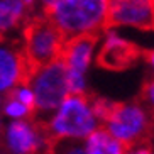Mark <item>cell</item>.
<instances>
[{"mask_svg": "<svg viewBox=\"0 0 154 154\" xmlns=\"http://www.w3.org/2000/svg\"><path fill=\"white\" fill-rule=\"evenodd\" d=\"M41 124L49 140H83L102 127L86 93H69Z\"/></svg>", "mask_w": 154, "mask_h": 154, "instance_id": "6da1fadb", "label": "cell"}, {"mask_svg": "<svg viewBox=\"0 0 154 154\" xmlns=\"http://www.w3.org/2000/svg\"><path fill=\"white\" fill-rule=\"evenodd\" d=\"M64 39L100 36L109 27V0H56L46 14Z\"/></svg>", "mask_w": 154, "mask_h": 154, "instance_id": "7a4b0ae2", "label": "cell"}, {"mask_svg": "<svg viewBox=\"0 0 154 154\" xmlns=\"http://www.w3.org/2000/svg\"><path fill=\"white\" fill-rule=\"evenodd\" d=\"M102 129L125 147L149 142L152 136V112L142 102H113L102 120Z\"/></svg>", "mask_w": 154, "mask_h": 154, "instance_id": "3957f363", "label": "cell"}, {"mask_svg": "<svg viewBox=\"0 0 154 154\" xmlns=\"http://www.w3.org/2000/svg\"><path fill=\"white\" fill-rule=\"evenodd\" d=\"M26 83L34 93V119L39 122L54 112L69 95L68 75L59 59L31 68Z\"/></svg>", "mask_w": 154, "mask_h": 154, "instance_id": "277c9868", "label": "cell"}, {"mask_svg": "<svg viewBox=\"0 0 154 154\" xmlns=\"http://www.w3.org/2000/svg\"><path fill=\"white\" fill-rule=\"evenodd\" d=\"M64 36L46 15H36L29 19L22 29L20 46L31 68L56 61L61 56L64 46Z\"/></svg>", "mask_w": 154, "mask_h": 154, "instance_id": "5b68a950", "label": "cell"}, {"mask_svg": "<svg viewBox=\"0 0 154 154\" xmlns=\"http://www.w3.org/2000/svg\"><path fill=\"white\" fill-rule=\"evenodd\" d=\"M100 36H80L66 39L59 56L68 75L69 93H86V76L97 58Z\"/></svg>", "mask_w": 154, "mask_h": 154, "instance_id": "8992f818", "label": "cell"}, {"mask_svg": "<svg viewBox=\"0 0 154 154\" xmlns=\"http://www.w3.org/2000/svg\"><path fill=\"white\" fill-rule=\"evenodd\" d=\"M2 140L9 154H46L49 146L44 127L34 117L9 120L2 129Z\"/></svg>", "mask_w": 154, "mask_h": 154, "instance_id": "52a82bcc", "label": "cell"}, {"mask_svg": "<svg viewBox=\"0 0 154 154\" xmlns=\"http://www.w3.org/2000/svg\"><path fill=\"white\" fill-rule=\"evenodd\" d=\"M109 27L154 31V0H109Z\"/></svg>", "mask_w": 154, "mask_h": 154, "instance_id": "ba28073f", "label": "cell"}, {"mask_svg": "<svg viewBox=\"0 0 154 154\" xmlns=\"http://www.w3.org/2000/svg\"><path fill=\"white\" fill-rule=\"evenodd\" d=\"M31 64L20 41L0 39V97L9 95L17 85L27 82Z\"/></svg>", "mask_w": 154, "mask_h": 154, "instance_id": "9c48e42d", "label": "cell"}, {"mask_svg": "<svg viewBox=\"0 0 154 154\" xmlns=\"http://www.w3.org/2000/svg\"><path fill=\"white\" fill-rule=\"evenodd\" d=\"M102 34L103 37L98 41L97 49V61L100 66L107 69H125L134 64L140 54L136 44L127 41L112 27H107Z\"/></svg>", "mask_w": 154, "mask_h": 154, "instance_id": "30bf717a", "label": "cell"}, {"mask_svg": "<svg viewBox=\"0 0 154 154\" xmlns=\"http://www.w3.org/2000/svg\"><path fill=\"white\" fill-rule=\"evenodd\" d=\"M29 20V7L22 0H0V39L12 41Z\"/></svg>", "mask_w": 154, "mask_h": 154, "instance_id": "8fae6325", "label": "cell"}, {"mask_svg": "<svg viewBox=\"0 0 154 154\" xmlns=\"http://www.w3.org/2000/svg\"><path fill=\"white\" fill-rule=\"evenodd\" d=\"M85 154H125V146L113 139L105 129H97L90 136L83 139Z\"/></svg>", "mask_w": 154, "mask_h": 154, "instance_id": "7c38bea8", "label": "cell"}, {"mask_svg": "<svg viewBox=\"0 0 154 154\" xmlns=\"http://www.w3.org/2000/svg\"><path fill=\"white\" fill-rule=\"evenodd\" d=\"M2 113H4V117L9 119V120H24V119L34 117V110L26 107V105L20 103V102H17V100L12 98L10 95H7L4 98Z\"/></svg>", "mask_w": 154, "mask_h": 154, "instance_id": "4fadbf2b", "label": "cell"}, {"mask_svg": "<svg viewBox=\"0 0 154 154\" xmlns=\"http://www.w3.org/2000/svg\"><path fill=\"white\" fill-rule=\"evenodd\" d=\"M46 154H85L83 140H49Z\"/></svg>", "mask_w": 154, "mask_h": 154, "instance_id": "5bb4252c", "label": "cell"}, {"mask_svg": "<svg viewBox=\"0 0 154 154\" xmlns=\"http://www.w3.org/2000/svg\"><path fill=\"white\" fill-rule=\"evenodd\" d=\"M9 95L12 97V98H15L17 102L24 103L26 107H29V109L34 110V93H32L31 86H29L27 83H20V85H17Z\"/></svg>", "mask_w": 154, "mask_h": 154, "instance_id": "9a60e30c", "label": "cell"}, {"mask_svg": "<svg viewBox=\"0 0 154 154\" xmlns=\"http://www.w3.org/2000/svg\"><path fill=\"white\" fill-rule=\"evenodd\" d=\"M140 97H142V103H144L151 112H154V76L146 80V83L142 85Z\"/></svg>", "mask_w": 154, "mask_h": 154, "instance_id": "2e32d148", "label": "cell"}, {"mask_svg": "<svg viewBox=\"0 0 154 154\" xmlns=\"http://www.w3.org/2000/svg\"><path fill=\"white\" fill-rule=\"evenodd\" d=\"M125 154H154V147L151 146V142H142V144L127 147Z\"/></svg>", "mask_w": 154, "mask_h": 154, "instance_id": "e0dca14e", "label": "cell"}, {"mask_svg": "<svg viewBox=\"0 0 154 154\" xmlns=\"http://www.w3.org/2000/svg\"><path fill=\"white\" fill-rule=\"evenodd\" d=\"M144 59H146V63H147V66L151 68V71L154 73V48L149 51H146L144 53Z\"/></svg>", "mask_w": 154, "mask_h": 154, "instance_id": "ac0fdd59", "label": "cell"}, {"mask_svg": "<svg viewBox=\"0 0 154 154\" xmlns=\"http://www.w3.org/2000/svg\"><path fill=\"white\" fill-rule=\"evenodd\" d=\"M36 2H37L39 5H41L42 14H46V12H48V10H49L51 7H53V5H54L56 0H36Z\"/></svg>", "mask_w": 154, "mask_h": 154, "instance_id": "d6986e66", "label": "cell"}, {"mask_svg": "<svg viewBox=\"0 0 154 154\" xmlns=\"http://www.w3.org/2000/svg\"><path fill=\"white\" fill-rule=\"evenodd\" d=\"M22 2H24V4H26V5H27V7H29V9H31V7H32V5H34V4H36V0H22Z\"/></svg>", "mask_w": 154, "mask_h": 154, "instance_id": "ffe728a7", "label": "cell"}, {"mask_svg": "<svg viewBox=\"0 0 154 154\" xmlns=\"http://www.w3.org/2000/svg\"><path fill=\"white\" fill-rule=\"evenodd\" d=\"M2 103H4V97H0V112H2Z\"/></svg>", "mask_w": 154, "mask_h": 154, "instance_id": "44dd1931", "label": "cell"}, {"mask_svg": "<svg viewBox=\"0 0 154 154\" xmlns=\"http://www.w3.org/2000/svg\"><path fill=\"white\" fill-rule=\"evenodd\" d=\"M152 134H154V112H152Z\"/></svg>", "mask_w": 154, "mask_h": 154, "instance_id": "7402d4cb", "label": "cell"}]
</instances>
